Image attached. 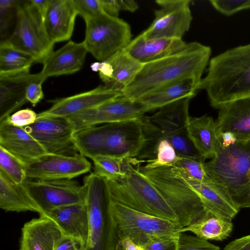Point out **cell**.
Instances as JSON below:
<instances>
[{
	"instance_id": "1",
	"label": "cell",
	"mask_w": 250,
	"mask_h": 250,
	"mask_svg": "<svg viewBox=\"0 0 250 250\" xmlns=\"http://www.w3.org/2000/svg\"><path fill=\"white\" fill-rule=\"evenodd\" d=\"M211 53L209 46L193 42L188 43L179 52L143 64L133 82L122 90V96L137 100L167 84L185 79H192L198 85Z\"/></svg>"
},
{
	"instance_id": "2",
	"label": "cell",
	"mask_w": 250,
	"mask_h": 250,
	"mask_svg": "<svg viewBox=\"0 0 250 250\" xmlns=\"http://www.w3.org/2000/svg\"><path fill=\"white\" fill-rule=\"evenodd\" d=\"M206 91L210 105L219 109L232 101L250 97V43L212 58L197 91Z\"/></svg>"
},
{
	"instance_id": "3",
	"label": "cell",
	"mask_w": 250,
	"mask_h": 250,
	"mask_svg": "<svg viewBox=\"0 0 250 250\" xmlns=\"http://www.w3.org/2000/svg\"><path fill=\"white\" fill-rule=\"evenodd\" d=\"M141 117L79 130L73 136L75 148L91 160L100 155L126 158L138 156L147 141Z\"/></svg>"
},
{
	"instance_id": "4",
	"label": "cell",
	"mask_w": 250,
	"mask_h": 250,
	"mask_svg": "<svg viewBox=\"0 0 250 250\" xmlns=\"http://www.w3.org/2000/svg\"><path fill=\"white\" fill-rule=\"evenodd\" d=\"M204 168L237 208H250V140H237L228 146L221 141Z\"/></svg>"
},
{
	"instance_id": "5",
	"label": "cell",
	"mask_w": 250,
	"mask_h": 250,
	"mask_svg": "<svg viewBox=\"0 0 250 250\" xmlns=\"http://www.w3.org/2000/svg\"><path fill=\"white\" fill-rule=\"evenodd\" d=\"M137 162L134 158H126L125 175L104 178L111 200L178 224L175 212L156 188L142 173L140 162Z\"/></svg>"
},
{
	"instance_id": "6",
	"label": "cell",
	"mask_w": 250,
	"mask_h": 250,
	"mask_svg": "<svg viewBox=\"0 0 250 250\" xmlns=\"http://www.w3.org/2000/svg\"><path fill=\"white\" fill-rule=\"evenodd\" d=\"M142 173L158 189L178 217L181 228L201 219L206 209L199 195L173 166L146 169Z\"/></svg>"
},
{
	"instance_id": "7",
	"label": "cell",
	"mask_w": 250,
	"mask_h": 250,
	"mask_svg": "<svg viewBox=\"0 0 250 250\" xmlns=\"http://www.w3.org/2000/svg\"><path fill=\"white\" fill-rule=\"evenodd\" d=\"M83 185L89 222L86 250H116L119 240L105 178L93 172L84 177Z\"/></svg>"
},
{
	"instance_id": "8",
	"label": "cell",
	"mask_w": 250,
	"mask_h": 250,
	"mask_svg": "<svg viewBox=\"0 0 250 250\" xmlns=\"http://www.w3.org/2000/svg\"><path fill=\"white\" fill-rule=\"evenodd\" d=\"M85 34L83 42L88 52L103 62L124 49L131 42V27L119 17L103 12L84 20Z\"/></svg>"
},
{
	"instance_id": "9",
	"label": "cell",
	"mask_w": 250,
	"mask_h": 250,
	"mask_svg": "<svg viewBox=\"0 0 250 250\" xmlns=\"http://www.w3.org/2000/svg\"><path fill=\"white\" fill-rule=\"evenodd\" d=\"M16 24L5 40L14 47L42 62L53 51L54 43L45 29L43 18L29 0H20L16 7Z\"/></svg>"
},
{
	"instance_id": "10",
	"label": "cell",
	"mask_w": 250,
	"mask_h": 250,
	"mask_svg": "<svg viewBox=\"0 0 250 250\" xmlns=\"http://www.w3.org/2000/svg\"><path fill=\"white\" fill-rule=\"evenodd\" d=\"M110 210L119 241L129 238L138 244L147 235L179 234L181 227L167 219L131 208L110 199Z\"/></svg>"
},
{
	"instance_id": "11",
	"label": "cell",
	"mask_w": 250,
	"mask_h": 250,
	"mask_svg": "<svg viewBox=\"0 0 250 250\" xmlns=\"http://www.w3.org/2000/svg\"><path fill=\"white\" fill-rule=\"evenodd\" d=\"M22 185L40 208V215L61 207L84 202L83 185L72 179L26 178Z\"/></svg>"
},
{
	"instance_id": "12",
	"label": "cell",
	"mask_w": 250,
	"mask_h": 250,
	"mask_svg": "<svg viewBox=\"0 0 250 250\" xmlns=\"http://www.w3.org/2000/svg\"><path fill=\"white\" fill-rule=\"evenodd\" d=\"M150 111L144 104L122 95L68 118L75 132L98 124L137 119Z\"/></svg>"
},
{
	"instance_id": "13",
	"label": "cell",
	"mask_w": 250,
	"mask_h": 250,
	"mask_svg": "<svg viewBox=\"0 0 250 250\" xmlns=\"http://www.w3.org/2000/svg\"><path fill=\"white\" fill-rule=\"evenodd\" d=\"M190 0H157L159 6L154 19L142 33L147 39L168 38L182 39L190 28L192 20Z\"/></svg>"
},
{
	"instance_id": "14",
	"label": "cell",
	"mask_w": 250,
	"mask_h": 250,
	"mask_svg": "<svg viewBox=\"0 0 250 250\" xmlns=\"http://www.w3.org/2000/svg\"><path fill=\"white\" fill-rule=\"evenodd\" d=\"M24 128L47 153L76 154L72 140L75 131L67 117H37L33 124Z\"/></svg>"
},
{
	"instance_id": "15",
	"label": "cell",
	"mask_w": 250,
	"mask_h": 250,
	"mask_svg": "<svg viewBox=\"0 0 250 250\" xmlns=\"http://www.w3.org/2000/svg\"><path fill=\"white\" fill-rule=\"evenodd\" d=\"M90 163L83 156L46 153L26 165L27 178L72 179L90 171Z\"/></svg>"
},
{
	"instance_id": "16",
	"label": "cell",
	"mask_w": 250,
	"mask_h": 250,
	"mask_svg": "<svg viewBox=\"0 0 250 250\" xmlns=\"http://www.w3.org/2000/svg\"><path fill=\"white\" fill-rule=\"evenodd\" d=\"M188 96L167 104L150 116L141 117L147 141L156 143L160 139L186 129L190 118L188 107L190 100Z\"/></svg>"
},
{
	"instance_id": "17",
	"label": "cell",
	"mask_w": 250,
	"mask_h": 250,
	"mask_svg": "<svg viewBox=\"0 0 250 250\" xmlns=\"http://www.w3.org/2000/svg\"><path fill=\"white\" fill-rule=\"evenodd\" d=\"M143 65L124 49L105 61L93 63L91 67L93 71L99 72L104 85L122 92L133 82Z\"/></svg>"
},
{
	"instance_id": "18",
	"label": "cell",
	"mask_w": 250,
	"mask_h": 250,
	"mask_svg": "<svg viewBox=\"0 0 250 250\" xmlns=\"http://www.w3.org/2000/svg\"><path fill=\"white\" fill-rule=\"evenodd\" d=\"M122 95L121 91L100 85L91 90L55 100L49 109L38 114L44 116L68 117L92 108Z\"/></svg>"
},
{
	"instance_id": "19",
	"label": "cell",
	"mask_w": 250,
	"mask_h": 250,
	"mask_svg": "<svg viewBox=\"0 0 250 250\" xmlns=\"http://www.w3.org/2000/svg\"><path fill=\"white\" fill-rule=\"evenodd\" d=\"M64 236L53 220L40 215L24 224L19 250H55Z\"/></svg>"
},
{
	"instance_id": "20",
	"label": "cell",
	"mask_w": 250,
	"mask_h": 250,
	"mask_svg": "<svg viewBox=\"0 0 250 250\" xmlns=\"http://www.w3.org/2000/svg\"><path fill=\"white\" fill-rule=\"evenodd\" d=\"M88 52L83 42L70 41L59 49L52 51L43 61V68L39 73L44 81L52 76L67 75L79 71Z\"/></svg>"
},
{
	"instance_id": "21",
	"label": "cell",
	"mask_w": 250,
	"mask_h": 250,
	"mask_svg": "<svg viewBox=\"0 0 250 250\" xmlns=\"http://www.w3.org/2000/svg\"><path fill=\"white\" fill-rule=\"evenodd\" d=\"M0 146L26 165L47 153L24 127L14 125L6 119L0 122Z\"/></svg>"
},
{
	"instance_id": "22",
	"label": "cell",
	"mask_w": 250,
	"mask_h": 250,
	"mask_svg": "<svg viewBox=\"0 0 250 250\" xmlns=\"http://www.w3.org/2000/svg\"><path fill=\"white\" fill-rule=\"evenodd\" d=\"M77 15L74 0H50L43 22L53 43L67 41L71 37Z\"/></svg>"
},
{
	"instance_id": "23",
	"label": "cell",
	"mask_w": 250,
	"mask_h": 250,
	"mask_svg": "<svg viewBox=\"0 0 250 250\" xmlns=\"http://www.w3.org/2000/svg\"><path fill=\"white\" fill-rule=\"evenodd\" d=\"M187 45L182 39H147L141 33L132 40L124 49L133 58L145 64L179 52Z\"/></svg>"
},
{
	"instance_id": "24",
	"label": "cell",
	"mask_w": 250,
	"mask_h": 250,
	"mask_svg": "<svg viewBox=\"0 0 250 250\" xmlns=\"http://www.w3.org/2000/svg\"><path fill=\"white\" fill-rule=\"evenodd\" d=\"M218 109L215 121L218 133L230 132L238 141L250 140V97L232 101Z\"/></svg>"
},
{
	"instance_id": "25",
	"label": "cell",
	"mask_w": 250,
	"mask_h": 250,
	"mask_svg": "<svg viewBox=\"0 0 250 250\" xmlns=\"http://www.w3.org/2000/svg\"><path fill=\"white\" fill-rule=\"evenodd\" d=\"M42 215L53 220L65 236L79 240L87 248L89 222L85 202L61 207Z\"/></svg>"
},
{
	"instance_id": "26",
	"label": "cell",
	"mask_w": 250,
	"mask_h": 250,
	"mask_svg": "<svg viewBox=\"0 0 250 250\" xmlns=\"http://www.w3.org/2000/svg\"><path fill=\"white\" fill-rule=\"evenodd\" d=\"M172 166L199 195L206 211L231 220L238 213L239 209L213 182L202 183L191 177L183 169Z\"/></svg>"
},
{
	"instance_id": "27",
	"label": "cell",
	"mask_w": 250,
	"mask_h": 250,
	"mask_svg": "<svg viewBox=\"0 0 250 250\" xmlns=\"http://www.w3.org/2000/svg\"><path fill=\"white\" fill-rule=\"evenodd\" d=\"M42 80L39 73L29 72L14 75L0 76V122L10 116L28 101L26 88L31 82Z\"/></svg>"
},
{
	"instance_id": "28",
	"label": "cell",
	"mask_w": 250,
	"mask_h": 250,
	"mask_svg": "<svg viewBox=\"0 0 250 250\" xmlns=\"http://www.w3.org/2000/svg\"><path fill=\"white\" fill-rule=\"evenodd\" d=\"M186 129L189 138L199 154L205 159L212 158L222 141L212 117L207 115L190 117Z\"/></svg>"
},
{
	"instance_id": "29",
	"label": "cell",
	"mask_w": 250,
	"mask_h": 250,
	"mask_svg": "<svg viewBox=\"0 0 250 250\" xmlns=\"http://www.w3.org/2000/svg\"><path fill=\"white\" fill-rule=\"evenodd\" d=\"M0 208L5 211L41 210L32 200L22 184H17L0 171Z\"/></svg>"
},
{
	"instance_id": "30",
	"label": "cell",
	"mask_w": 250,
	"mask_h": 250,
	"mask_svg": "<svg viewBox=\"0 0 250 250\" xmlns=\"http://www.w3.org/2000/svg\"><path fill=\"white\" fill-rule=\"evenodd\" d=\"M198 84L192 79L178 81L146 94L137 100L146 105L150 111L160 108L188 96L194 97Z\"/></svg>"
},
{
	"instance_id": "31",
	"label": "cell",
	"mask_w": 250,
	"mask_h": 250,
	"mask_svg": "<svg viewBox=\"0 0 250 250\" xmlns=\"http://www.w3.org/2000/svg\"><path fill=\"white\" fill-rule=\"evenodd\" d=\"M233 227L231 220L206 211L201 219L182 228L180 232L189 231L208 241H223L230 236Z\"/></svg>"
},
{
	"instance_id": "32",
	"label": "cell",
	"mask_w": 250,
	"mask_h": 250,
	"mask_svg": "<svg viewBox=\"0 0 250 250\" xmlns=\"http://www.w3.org/2000/svg\"><path fill=\"white\" fill-rule=\"evenodd\" d=\"M36 62L31 55L11 45L6 40L0 42V76L14 75L29 72Z\"/></svg>"
},
{
	"instance_id": "33",
	"label": "cell",
	"mask_w": 250,
	"mask_h": 250,
	"mask_svg": "<svg viewBox=\"0 0 250 250\" xmlns=\"http://www.w3.org/2000/svg\"><path fill=\"white\" fill-rule=\"evenodd\" d=\"M155 158L146 161L147 164L143 167L146 169H152L161 167L172 166L181 157L177 155L171 144L166 139H161L155 143L153 148Z\"/></svg>"
},
{
	"instance_id": "34",
	"label": "cell",
	"mask_w": 250,
	"mask_h": 250,
	"mask_svg": "<svg viewBox=\"0 0 250 250\" xmlns=\"http://www.w3.org/2000/svg\"><path fill=\"white\" fill-rule=\"evenodd\" d=\"M126 159L124 157L97 155L92 159L94 172L104 178L123 176L125 175Z\"/></svg>"
},
{
	"instance_id": "35",
	"label": "cell",
	"mask_w": 250,
	"mask_h": 250,
	"mask_svg": "<svg viewBox=\"0 0 250 250\" xmlns=\"http://www.w3.org/2000/svg\"><path fill=\"white\" fill-rule=\"evenodd\" d=\"M0 171L17 184H22L27 178L26 164L1 146Z\"/></svg>"
},
{
	"instance_id": "36",
	"label": "cell",
	"mask_w": 250,
	"mask_h": 250,
	"mask_svg": "<svg viewBox=\"0 0 250 250\" xmlns=\"http://www.w3.org/2000/svg\"><path fill=\"white\" fill-rule=\"evenodd\" d=\"M161 139H167L171 144L179 157L195 159L203 158L189 138L187 129L170 134Z\"/></svg>"
},
{
	"instance_id": "37",
	"label": "cell",
	"mask_w": 250,
	"mask_h": 250,
	"mask_svg": "<svg viewBox=\"0 0 250 250\" xmlns=\"http://www.w3.org/2000/svg\"><path fill=\"white\" fill-rule=\"evenodd\" d=\"M205 159L181 157L173 166L186 171L193 179L204 183L212 181L207 175L204 168Z\"/></svg>"
},
{
	"instance_id": "38",
	"label": "cell",
	"mask_w": 250,
	"mask_h": 250,
	"mask_svg": "<svg viewBox=\"0 0 250 250\" xmlns=\"http://www.w3.org/2000/svg\"><path fill=\"white\" fill-rule=\"evenodd\" d=\"M179 234L147 235L137 245L141 246L144 250H177Z\"/></svg>"
},
{
	"instance_id": "39",
	"label": "cell",
	"mask_w": 250,
	"mask_h": 250,
	"mask_svg": "<svg viewBox=\"0 0 250 250\" xmlns=\"http://www.w3.org/2000/svg\"><path fill=\"white\" fill-rule=\"evenodd\" d=\"M220 248L208 240L180 232L178 236L177 250H220Z\"/></svg>"
},
{
	"instance_id": "40",
	"label": "cell",
	"mask_w": 250,
	"mask_h": 250,
	"mask_svg": "<svg viewBox=\"0 0 250 250\" xmlns=\"http://www.w3.org/2000/svg\"><path fill=\"white\" fill-rule=\"evenodd\" d=\"M102 9L107 14L114 17H118L122 11L133 12L136 11L139 5L133 0H99Z\"/></svg>"
},
{
	"instance_id": "41",
	"label": "cell",
	"mask_w": 250,
	"mask_h": 250,
	"mask_svg": "<svg viewBox=\"0 0 250 250\" xmlns=\"http://www.w3.org/2000/svg\"><path fill=\"white\" fill-rule=\"evenodd\" d=\"M209 2L217 11L228 16L240 11L250 9V0H210Z\"/></svg>"
},
{
	"instance_id": "42",
	"label": "cell",
	"mask_w": 250,
	"mask_h": 250,
	"mask_svg": "<svg viewBox=\"0 0 250 250\" xmlns=\"http://www.w3.org/2000/svg\"><path fill=\"white\" fill-rule=\"evenodd\" d=\"M20 0H0V34L1 40L5 37L17 5Z\"/></svg>"
},
{
	"instance_id": "43",
	"label": "cell",
	"mask_w": 250,
	"mask_h": 250,
	"mask_svg": "<svg viewBox=\"0 0 250 250\" xmlns=\"http://www.w3.org/2000/svg\"><path fill=\"white\" fill-rule=\"evenodd\" d=\"M78 15L84 20L103 12L99 0H74Z\"/></svg>"
},
{
	"instance_id": "44",
	"label": "cell",
	"mask_w": 250,
	"mask_h": 250,
	"mask_svg": "<svg viewBox=\"0 0 250 250\" xmlns=\"http://www.w3.org/2000/svg\"><path fill=\"white\" fill-rule=\"evenodd\" d=\"M37 114L29 108L20 110L6 118L11 124L24 127L33 124L37 119Z\"/></svg>"
},
{
	"instance_id": "45",
	"label": "cell",
	"mask_w": 250,
	"mask_h": 250,
	"mask_svg": "<svg viewBox=\"0 0 250 250\" xmlns=\"http://www.w3.org/2000/svg\"><path fill=\"white\" fill-rule=\"evenodd\" d=\"M44 82L37 80L30 82L26 88V98L33 106H35L43 98L42 85Z\"/></svg>"
},
{
	"instance_id": "46",
	"label": "cell",
	"mask_w": 250,
	"mask_h": 250,
	"mask_svg": "<svg viewBox=\"0 0 250 250\" xmlns=\"http://www.w3.org/2000/svg\"><path fill=\"white\" fill-rule=\"evenodd\" d=\"M55 250H86V248L79 240L64 236Z\"/></svg>"
},
{
	"instance_id": "47",
	"label": "cell",
	"mask_w": 250,
	"mask_h": 250,
	"mask_svg": "<svg viewBox=\"0 0 250 250\" xmlns=\"http://www.w3.org/2000/svg\"><path fill=\"white\" fill-rule=\"evenodd\" d=\"M223 250H250V234L232 241Z\"/></svg>"
},
{
	"instance_id": "48",
	"label": "cell",
	"mask_w": 250,
	"mask_h": 250,
	"mask_svg": "<svg viewBox=\"0 0 250 250\" xmlns=\"http://www.w3.org/2000/svg\"><path fill=\"white\" fill-rule=\"evenodd\" d=\"M50 1V0H30L31 3L35 7L43 18L47 9Z\"/></svg>"
},
{
	"instance_id": "49",
	"label": "cell",
	"mask_w": 250,
	"mask_h": 250,
	"mask_svg": "<svg viewBox=\"0 0 250 250\" xmlns=\"http://www.w3.org/2000/svg\"><path fill=\"white\" fill-rule=\"evenodd\" d=\"M221 137L222 144L224 146H228L237 141L235 136L230 132H225L221 134Z\"/></svg>"
},
{
	"instance_id": "50",
	"label": "cell",
	"mask_w": 250,
	"mask_h": 250,
	"mask_svg": "<svg viewBox=\"0 0 250 250\" xmlns=\"http://www.w3.org/2000/svg\"><path fill=\"white\" fill-rule=\"evenodd\" d=\"M118 244L122 246L125 250H144L141 246L134 243L127 238L119 241Z\"/></svg>"
},
{
	"instance_id": "51",
	"label": "cell",
	"mask_w": 250,
	"mask_h": 250,
	"mask_svg": "<svg viewBox=\"0 0 250 250\" xmlns=\"http://www.w3.org/2000/svg\"><path fill=\"white\" fill-rule=\"evenodd\" d=\"M116 250H125L122 246L118 244Z\"/></svg>"
}]
</instances>
